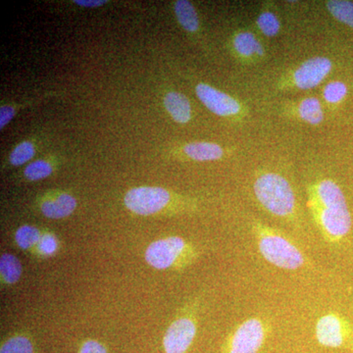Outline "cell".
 <instances>
[{
  "label": "cell",
  "instance_id": "1",
  "mask_svg": "<svg viewBox=\"0 0 353 353\" xmlns=\"http://www.w3.org/2000/svg\"><path fill=\"white\" fill-rule=\"evenodd\" d=\"M308 206L327 241L338 243L352 228V216L340 185L331 179L313 183L308 190Z\"/></svg>",
  "mask_w": 353,
  "mask_h": 353
},
{
  "label": "cell",
  "instance_id": "2",
  "mask_svg": "<svg viewBox=\"0 0 353 353\" xmlns=\"http://www.w3.org/2000/svg\"><path fill=\"white\" fill-rule=\"evenodd\" d=\"M252 233L260 254L269 263L285 270H296L305 264L303 252L278 230L254 221Z\"/></svg>",
  "mask_w": 353,
  "mask_h": 353
},
{
  "label": "cell",
  "instance_id": "3",
  "mask_svg": "<svg viewBox=\"0 0 353 353\" xmlns=\"http://www.w3.org/2000/svg\"><path fill=\"white\" fill-rule=\"evenodd\" d=\"M255 196L265 210L276 217L290 219L296 213V199L287 179L273 172L260 174L253 185Z\"/></svg>",
  "mask_w": 353,
  "mask_h": 353
},
{
  "label": "cell",
  "instance_id": "4",
  "mask_svg": "<svg viewBox=\"0 0 353 353\" xmlns=\"http://www.w3.org/2000/svg\"><path fill=\"white\" fill-rule=\"evenodd\" d=\"M196 250L180 236H169L152 243L145 252V260L157 270L189 263L196 256Z\"/></svg>",
  "mask_w": 353,
  "mask_h": 353
},
{
  "label": "cell",
  "instance_id": "5",
  "mask_svg": "<svg viewBox=\"0 0 353 353\" xmlns=\"http://www.w3.org/2000/svg\"><path fill=\"white\" fill-rule=\"evenodd\" d=\"M267 334L266 324L260 318H248L228 336L223 353H259Z\"/></svg>",
  "mask_w": 353,
  "mask_h": 353
},
{
  "label": "cell",
  "instance_id": "6",
  "mask_svg": "<svg viewBox=\"0 0 353 353\" xmlns=\"http://www.w3.org/2000/svg\"><path fill=\"white\" fill-rule=\"evenodd\" d=\"M315 336L325 347L343 348L353 352V326L343 316L329 313L318 319Z\"/></svg>",
  "mask_w": 353,
  "mask_h": 353
},
{
  "label": "cell",
  "instance_id": "7",
  "mask_svg": "<svg viewBox=\"0 0 353 353\" xmlns=\"http://www.w3.org/2000/svg\"><path fill=\"white\" fill-rule=\"evenodd\" d=\"M333 63L328 57H316L306 60L281 82L282 88L312 90L329 76Z\"/></svg>",
  "mask_w": 353,
  "mask_h": 353
},
{
  "label": "cell",
  "instance_id": "8",
  "mask_svg": "<svg viewBox=\"0 0 353 353\" xmlns=\"http://www.w3.org/2000/svg\"><path fill=\"white\" fill-rule=\"evenodd\" d=\"M171 201V194L163 188L139 187L127 192L125 204L132 212L148 216L159 212Z\"/></svg>",
  "mask_w": 353,
  "mask_h": 353
},
{
  "label": "cell",
  "instance_id": "9",
  "mask_svg": "<svg viewBox=\"0 0 353 353\" xmlns=\"http://www.w3.org/2000/svg\"><path fill=\"white\" fill-rule=\"evenodd\" d=\"M196 92L206 108L221 117H240L241 119L245 112L243 102L206 83H199Z\"/></svg>",
  "mask_w": 353,
  "mask_h": 353
},
{
  "label": "cell",
  "instance_id": "10",
  "mask_svg": "<svg viewBox=\"0 0 353 353\" xmlns=\"http://www.w3.org/2000/svg\"><path fill=\"white\" fill-rule=\"evenodd\" d=\"M196 323L194 318L182 316L172 323L163 339L166 353H185L194 343L196 336Z\"/></svg>",
  "mask_w": 353,
  "mask_h": 353
},
{
  "label": "cell",
  "instance_id": "11",
  "mask_svg": "<svg viewBox=\"0 0 353 353\" xmlns=\"http://www.w3.org/2000/svg\"><path fill=\"white\" fill-rule=\"evenodd\" d=\"M233 46L241 59H261L265 55L263 46L250 32H238L233 39Z\"/></svg>",
  "mask_w": 353,
  "mask_h": 353
},
{
  "label": "cell",
  "instance_id": "12",
  "mask_svg": "<svg viewBox=\"0 0 353 353\" xmlns=\"http://www.w3.org/2000/svg\"><path fill=\"white\" fill-rule=\"evenodd\" d=\"M77 201L68 194H60L53 199H46L41 203V212L51 219H62L74 212Z\"/></svg>",
  "mask_w": 353,
  "mask_h": 353
},
{
  "label": "cell",
  "instance_id": "13",
  "mask_svg": "<svg viewBox=\"0 0 353 353\" xmlns=\"http://www.w3.org/2000/svg\"><path fill=\"white\" fill-rule=\"evenodd\" d=\"M294 108L297 117L311 126H318L324 121V110L321 101L317 97H306L297 102Z\"/></svg>",
  "mask_w": 353,
  "mask_h": 353
},
{
  "label": "cell",
  "instance_id": "14",
  "mask_svg": "<svg viewBox=\"0 0 353 353\" xmlns=\"http://www.w3.org/2000/svg\"><path fill=\"white\" fill-rule=\"evenodd\" d=\"M183 152L194 161H214L224 157V150L219 145L206 141L188 143L183 146Z\"/></svg>",
  "mask_w": 353,
  "mask_h": 353
},
{
  "label": "cell",
  "instance_id": "15",
  "mask_svg": "<svg viewBox=\"0 0 353 353\" xmlns=\"http://www.w3.org/2000/svg\"><path fill=\"white\" fill-rule=\"evenodd\" d=\"M165 108L176 123L185 124L192 118V108L189 99L180 92H171L164 99Z\"/></svg>",
  "mask_w": 353,
  "mask_h": 353
},
{
  "label": "cell",
  "instance_id": "16",
  "mask_svg": "<svg viewBox=\"0 0 353 353\" xmlns=\"http://www.w3.org/2000/svg\"><path fill=\"white\" fill-rule=\"evenodd\" d=\"M176 19L185 31L196 32L199 28V16L194 6L187 0H178L174 6Z\"/></svg>",
  "mask_w": 353,
  "mask_h": 353
},
{
  "label": "cell",
  "instance_id": "17",
  "mask_svg": "<svg viewBox=\"0 0 353 353\" xmlns=\"http://www.w3.org/2000/svg\"><path fill=\"white\" fill-rule=\"evenodd\" d=\"M0 273L6 284L13 285L20 280L22 275V265L15 255L4 253L0 259Z\"/></svg>",
  "mask_w": 353,
  "mask_h": 353
},
{
  "label": "cell",
  "instance_id": "18",
  "mask_svg": "<svg viewBox=\"0 0 353 353\" xmlns=\"http://www.w3.org/2000/svg\"><path fill=\"white\" fill-rule=\"evenodd\" d=\"M326 8L334 19L353 29V2L347 0H330L327 1Z\"/></svg>",
  "mask_w": 353,
  "mask_h": 353
},
{
  "label": "cell",
  "instance_id": "19",
  "mask_svg": "<svg viewBox=\"0 0 353 353\" xmlns=\"http://www.w3.org/2000/svg\"><path fill=\"white\" fill-rule=\"evenodd\" d=\"M256 25L259 31L268 38H274L281 31L280 20L272 11H262L257 17Z\"/></svg>",
  "mask_w": 353,
  "mask_h": 353
},
{
  "label": "cell",
  "instance_id": "20",
  "mask_svg": "<svg viewBox=\"0 0 353 353\" xmlns=\"http://www.w3.org/2000/svg\"><path fill=\"white\" fill-rule=\"evenodd\" d=\"M347 85L341 81H333L325 85L323 99L330 105L340 104L347 94Z\"/></svg>",
  "mask_w": 353,
  "mask_h": 353
},
{
  "label": "cell",
  "instance_id": "21",
  "mask_svg": "<svg viewBox=\"0 0 353 353\" xmlns=\"http://www.w3.org/2000/svg\"><path fill=\"white\" fill-rule=\"evenodd\" d=\"M41 233L37 228L25 225L20 227L16 232L15 241L23 250H29L32 246L38 245L41 241Z\"/></svg>",
  "mask_w": 353,
  "mask_h": 353
},
{
  "label": "cell",
  "instance_id": "22",
  "mask_svg": "<svg viewBox=\"0 0 353 353\" xmlns=\"http://www.w3.org/2000/svg\"><path fill=\"white\" fill-rule=\"evenodd\" d=\"M0 353H34L32 341L23 336L9 339L2 345Z\"/></svg>",
  "mask_w": 353,
  "mask_h": 353
},
{
  "label": "cell",
  "instance_id": "23",
  "mask_svg": "<svg viewBox=\"0 0 353 353\" xmlns=\"http://www.w3.org/2000/svg\"><path fill=\"white\" fill-rule=\"evenodd\" d=\"M51 173H52V168H51L50 164L43 160L32 162L25 169L26 178L30 181L41 180V179L50 176Z\"/></svg>",
  "mask_w": 353,
  "mask_h": 353
},
{
  "label": "cell",
  "instance_id": "24",
  "mask_svg": "<svg viewBox=\"0 0 353 353\" xmlns=\"http://www.w3.org/2000/svg\"><path fill=\"white\" fill-rule=\"evenodd\" d=\"M34 155V145L29 141H24L14 148L10 154V162L15 166H19L31 160Z\"/></svg>",
  "mask_w": 353,
  "mask_h": 353
},
{
  "label": "cell",
  "instance_id": "25",
  "mask_svg": "<svg viewBox=\"0 0 353 353\" xmlns=\"http://www.w3.org/2000/svg\"><path fill=\"white\" fill-rule=\"evenodd\" d=\"M39 252L43 255L53 254L57 250L58 243L53 234H44L38 243Z\"/></svg>",
  "mask_w": 353,
  "mask_h": 353
},
{
  "label": "cell",
  "instance_id": "26",
  "mask_svg": "<svg viewBox=\"0 0 353 353\" xmlns=\"http://www.w3.org/2000/svg\"><path fill=\"white\" fill-rule=\"evenodd\" d=\"M80 353H108V352L104 345L99 341L90 340L83 343Z\"/></svg>",
  "mask_w": 353,
  "mask_h": 353
},
{
  "label": "cell",
  "instance_id": "27",
  "mask_svg": "<svg viewBox=\"0 0 353 353\" xmlns=\"http://www.w3.org/2000/svg\"><path fill=\"white\" fill-rule=\"evenodd\" d=\"M14 116V108L11 106H1L0 108V128L3 129Z\"/></svg>",
  "mask_w": 353,
  "mask_h": 353
},
{
  "label": "cell",
  "instance_id": "28",
  "mask_svg": "<svg viewBox=\"0 0 353 353\" xmlns=\"http://www.w3.org/2000/svg\"><path fill=\"white\" fill-rule=\"evenodd\" d=\"M75 3L83 7H99L106 3L104 0H75Z\"/></svg>",
  "mask_w": 353,
  "mask_h": 353
}]
</instances>
